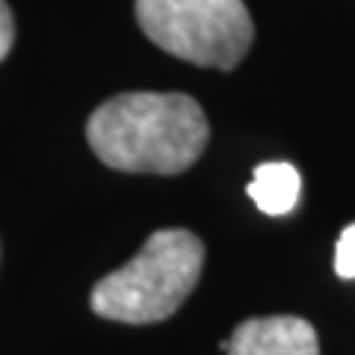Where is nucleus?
Masks as SVG:
<instances>
[{"instance_id":"obj_7","label":"nucleus","mask_w":355,"mask_h":355,"mask_svg":"<svg viewBox=\"0 0 355 355\" xmlns=\"http://www.w3.org/2000/svg\"><path fill=\"white\" fill-rule=\"evenodd\" d=\"M15 42V18L9 12L6 0H0V60H6V53L12 51Z\"/></svg>"},{"instance_id":"obj_2","label":"nucleus","mask_w":355,"mask_h":355,"mask_svg":"<svg viewBox=\"0 0 355 355\" xmlns=\"http://www.w3.org/2000/svg\"><path fill=\"white\" fill-rule=\"evenodd\" d=\"M205 266V243L187 228L154 231L121 270L92 287L89 305L98 317L148 326L169 320L187 302Z\"/></svg>"},{"instance_id":"obj_6","label":"nucleus","mask_w":355,"mask_h":355,"mask_svg":"<svg viewBox=\"0 0 355 355\" xmlns=\"http://www.w3.org/2000/svg\"><path fill=\"white\" fill-rule=\"evenodd\" d=\"M335 272L340 279H355V222L343 228L335 246Z\"/></svg>"},{"instance_id":"obj_1","label":"nucleus","mask_w":355,"mask_h":355,"mask_svg":"<svg viewBox=\"0 0 355 355\" xmlns=\"http://www.w3.org/2000/svg\"><path fill=\"white\" fill-rule=\"evenodd\" d=\"M207 137L205 110L181 92H125L86 121L89 146L116 172L181 175L205 154Z\"/></svg>"},{"instance_id":"obj_3","label":"nucleus","mask_w":355,"mask_h":355,"mask_svg":"<svg viewBox=\"0 0 355 355\" xmlns=\"http://www.w3.org/2000/svg\"><path fill=\"white\" fill-rule=\"evenodd\" d=\"M137 21L166 53L219 71L234 69L254 39L243 0H137Z\"/></svg>"},{"instance_id":"obj_4","label":"nucleus","mask_w":355,"mask_h":355,"mask_svg":"<svg viewBox=\"0 0 355 355\" xmlns=\"http://www.w3.org/2000/svg\"><path fill=\"white\" fill-rule=\"evenodd\" d=\"M228 355H320L317 331L302 317H252L228 338Z\"/></svg>"},{"instance_id":"obj_5","label":"nucleus","mask_w":355,"mask_h":355,"mask_svg":"<svg viewBox=\"0 0 355 355\" xmlns=\"http://www.w3.org/2000/svg\"><path fill=\"white\" fill-rule=\"evenodd\" d=\"M302 193V178L291 163H261L249 184V196L254 207L266 216L291 214Z\"/></svg>"}]
</instances>
